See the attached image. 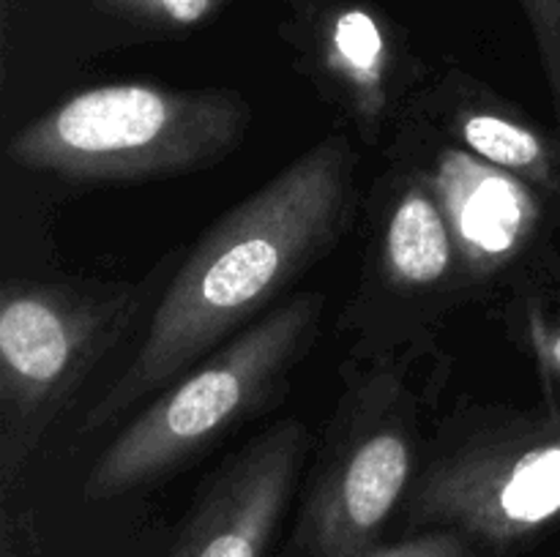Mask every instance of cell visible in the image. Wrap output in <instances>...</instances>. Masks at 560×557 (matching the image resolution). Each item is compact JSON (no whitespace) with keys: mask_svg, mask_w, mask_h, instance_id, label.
<instances>
[{"mask_svg":"<svg viewBox=\"0 0 560 557\" xmlns=\"http://www.w3.org/2000/svg\"><path fill=\"white\" fill-rule=\"evenodd\" d=\"M355 164L342 134L326 137L206 229L170 276L135 358L80 431H98L164 391L331 254L353 218Z\"/></svg>","mask_w":560,"mask_h":557,"instance_id":"1","label":"cell"},{"mask_svg":"<svg viewBox=\"0 0 560 557\" xmlns=\"http://www.w3.org/2000/svg\"><path fill=\"white\" fill-rule=\"evenodd\" d=\"M252 107L235 91L151 82L88 87L22 126L5 145L16 167L91 183L200 173L244 142Z\"/></svg>","mask_w":560,"mask_h":557,"instance_id":"2","label":"cell"},{"mask_svg":"<svg viewBox=\"0 0 560 557\" xmlns=\"http://www.w3.org/2000/svg\"><path fill=\"white\" fill-rule=\"evenodd\" d=\"M323 306L320 293L293 295L159 391L96 459L85 500H115L159 484L252 415L266 413L315 344Z\"/></svg>","mask_w":560,"mask_h":557,"instance_id":"3","label":"cell"},{"mask_svg":"<svg viewBox=\"0 0 560 557\" xmlns=\"http://www.w3.org/2000/svg\"><path fill=\"white\" fill-rule=\"evenodd\" d=\"M153 282H9L0 293V489L140 317Z\"/></svg>","mask_w":560,"mask_h":557,"instance_id":"4","label":"cell"},{"mask_svg":"<svg viewBox=\"0 0 560 557\" xmlns=\"http://www.w3.org/2000/svg\"><path fill=\"white\" fill-rule=\"evenodd\" d=\"M560 519V410L498 413L452 431L416 475L405 528L457 530L506 557Z\"/></svg>","mask_w":560,"mask_h":557,"instance_id":"5","label":"cell"},{"mask_svg":"<svg viewBox=\"0 0 560 557\" xmlns=\"http://www.w3.org/2000/svg\"><path fill=\"white\" fill-rule=\"evenodd\" d=\"M397 386H375L320 459L290 538V557H366L416 481V429Z\"/></svg>","mask_w":560,"mask_h":557,"instance_id":"6","label":"cell"},{"mask_svg":"<svg viewBox=\"0 0 560 557\" xmlns=\"http://www.w3.org/2000/svg\"><path fill=\"white\" fill-rule=\"evenodd\" d=\"M306 448L310 431L295 418L252 437L206 481L167 557H266Z\"/></svg>","mask_w":560,"mask_h":557,"instance_id":"7","label":"cell"},{"mask_svg":"<svg viewBox=\"0 0 560 557\" xmlns=\"http://www.w3.org/2000/svg\"><path fill=\"white\" fill-rule=\"evenodd\" d=\"M424 175L446 213L459 262L474 276H492L517 260L545 224V200L528 183L465 147H443Z\"/></svg>","mask_w":560,"mask_h":557,"instance_id":"8","label":"cell"},{"mask_svg":"<svg viewBox=\"0 0 560 557\" xmlns=\"http://www.w3.org/2000/svg\"><path fill=\"white\" fill-rule=\"evenodd\" d=\"M306 60L372 142L392 107L394 47L386 27L364 5L328 3L306 31Z\"/></svg>","mask_w":560,"mask_h":557,"instance_id":"9","label":"cell"},{"mask_svg":"<svg viewBox=\"0 0 560 557\" xmlns=\"http://www.w3.org/2000/svg\"><path fill=\"white\" fill-rule=\"evenodd\" d=\"M448 134L474 156L528 183L560 213V134H550L503 104L485 98L454 104Z\"/></svg>","mask_w":560,"mask_h":557,"instance_id":"10","label":"cell"},{"mask_svg":"<svg viewBox=\"0 0 560 557\" xmlns=\"http://www.w3.org/2000/svg\"><path fill=\"white\" fill-rule=\"evenodd\" d=\"M459 251L424 173L399 186L383 229V271L399 289H430L457 271Z\"/></svg>","mask_w":560,"mask_h":557,"instance_id":"11","label":"cell"},{"mask_svg":"<svg viewBox=\"0 0 560 557\" xmlns=\"http://www.w3.org/2000/svg\"><path fill=\"white\" fill-rule=\"evenodd\" d=\"M104 11L156 31H189L211 20L224 0H96Z\"/></svg>","mask_w":560,"mask_h":557,"instance_id":"12","label":"cell"},{"mask_svg":"<svg viewBox=\"0 0 560 557\" xmlns=\"http://www.w3.org/2000/svg\"><path fill=\"white\" fill-rule=\"evenodd\" d=\"M520 5L539 49L541 71H545L560 134V0H520Z\"/></svg>","mask_w":560,"mask_h":557,"instance_id":"13","label":"cell"},{"mask_svg":"<svg viewBox=\"0 0 560 557\" xmlns=\"http://www.w3.org/2000/svg\"><path fill=\"white\" fill-rule=\"evenodd\" d=\"M525 339L550 386H560V309L547 311L536 298L525 304Z\"/></svg>","mask_w":560,"mask_h":557,"instance_id":"14","label":"cell"},{"mask_svg":"<svg viewBox=\"0 0 560 557\" xmlns=\"http://www.w3.org/2000/svg\"><path fill=\"white\" fill-rule=\"evenodd\" d=\"M366 557H485V552L457 530H424L394 544H381Z\"/></svg>","mask_w":560,"mask_h":557,"instance_id":"15","label":"cell"}]
</instances>
